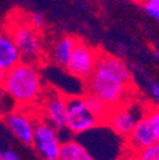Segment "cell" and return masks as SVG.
Masks as SVG:
<instances>
[{"instance_id":"1","label":"cell","mask_w":159,"mask_h":160,"mask_svg":"<svg viewBox=\"0 0 159 160\" xmlns=\"http://www.w3.org/2000/svg\"><path fill=\"white\" fill-rule=\"evenodd\" d=\"M85 93L93 94L111 109L134 101L132 74L121 58L99 52L97 65L85 82Z\"/></svg>"},{"instance_id":"2","label":"cell","mask_w":159,"mask_h":160,"mask_svg":"<svg viewBox=\"0 0 159 160\" xmlns=\"http://www.w3.org/2000/svg\"><path fill=\"white\" fill-rule=\"evenodd\" d=\"M39 66L22 61L7 71L2 90L17 107L36 108L45 93Z\"/></svg>"},{"instance_id":"3","label":"cell","mask_w":159,"mask_h":160,"mask_svg":"<svg viewBox=\"0 0 159 160\" xmlns=\"http://www.w3.org/2000/svg\"><path fill=\"white\" fill-rule=\"evenodd\" d=\"M22 55V60L26 62L41 66L46 61V50L41 33L37 32L28 21V14L23 12H14L4 27Z\"/></svg>"},{"instance_id":"4","label":"cell","mask_w":159,"mask_h":160,"mask_svg":"<svg viewBox=\"0 0 159 160\" xmlns=\"http://www.w3.org/2000/svg\"><path fill=\"white\" fill-rule=\"evenodd\" d=\"M103 125V122L88 106L84 94L68 97L66 130L73 135H84Z\"/></svg>"},{"instance_id":"5","label":"cell","mask_w":159,"mask_h":160,"mask_svg":"<svg viewBox=\"0 0 159 160\" xmlns=\"http://www.w3.org/2000/svg\"><path fill=\"white\" fill-rule=\"evenodd\" d=\"M38 117L49 122L56 130H66L68 118V97L54 88L47 87L37 106Z\"/></svg>"},{"instance_id":"6","label":"cell","mask_w":159,"mask_h":160,"mask_svg":"<svg viewBox=\"0 0 159 160\" xmlns=\"http://www.w3.org/2000/svg\"><path fill=\"white\" fill-rule=\"evenodd\" d=\"M38 113L36 108L14 107L8 113L3 114L4 123L13 133V136L24 145L33 144L34 127L38 121Z\"/></svg>"},{"instance_id":"7","label":"cell","mask_w":159,"mask_h":160,"mask_svg":"<svg viewBox=\"0 0 159 160\" xmlns=\"http://www.w3.org/2000/svg\"><path fill=\"white\" fill-rule=\"evenodd\" d=\"M145 109L146 104H144L143 102L131 101L126 104L113 108L106 123L116 136L127 138L134 130L136 122L145 113Z\"/></svg>"},{"instance_id":"8","label":"cell","mask_w":159,"mask_h":160,"mask_svg":"<svg viewBox=\"0 0 159 160\" xmlns=\"http://www.w3.org/2000/svg\"><path fill=\"white\" fill-rule=\"evenodd\" d=\"M63 141L59 136V130L49 122L38 118L34 127V136L32 146L42 160H60Z\"/></svg>"},{"instance_id":"9","label":"cell","mask_w":159,"mask_h":160,"mask_svg":"<svg viewBox=\"0 0 159 160\" xmlns=\"http://www.w3.org/2000/svg\"><path fill=\"white\" fill-rule=\"evenodd\" d=\"M99 52L87 42L78 39L71 57L66 65V71L78 80L87 82L95 69Z\"/></svg>"},{"instance_id":"10","label":"cell","mask_w":159,"mask_h":160,"mask_svg":"<svg viewBox=\"0 0 159 160\" xmlns=\"http://www.w3.org/2000/svg\"><path fill=\"white\" fill-rule=\"evenodd\" d=\"M156 136L154 133L150 118L146 112L140 117V119L136 122L134 130L131 131L130 136L126 138V146L130 151L135 152L140 149L148 148L150 145L156 144Z\"/></svg>"},{"instance_id":"11","label":"cell","mask_w":159,"mask_h":160,"mask_svg":"<svg viewBox=\"0 0 159 160\" xmlns=\"http://www.w3.org/2000/svg\"><path fill=\"white\" fill-rule=\"evenodd\" d=\"M76 42L78 38H75L74 36L70 34L60 36L50 45L49 50L46 51V58H49V61L56 66L66 68Z\"/></svg>"},{"instance_id":"12","label":"cell","mask_w":159,"mask_h":160,"mask_svg":"<svg viewBox=\"0 0 159 160\" xmlns=\"http://www.w3.org/2000/svg\"><path fill=\"white\" fill-rule=\"evenodd\" d=\"M22 61V55L13 37L5 28H3L0 31V68L4 71H9Z\"/></svg>"},{"instance_id":"13","label":"cell","mask_w":159,"mask_h":160,"mask_svg":"<svg viewBox=\"0 0 159 160\" xmlns=\"http://www.w3.org/2000/svg\"><path fill=\"white\" fill-rule=\"evenodd\" d=\"M60 160H95L88 149L78 140L69 138L63 141L61 151H60Z\"/></svg>"},{"instance_id":"14","label":"cell","mask_w":159,"mask_h":160,"mask_svg":"<svg viewBox=\"0 0 159 160\" xmlns=\"http://www.w3.org/2000/svg\"><path fill=\"white\" fill-rule=\"evenodd\" d=\"M84 98H85V101H87L89 108H90L99 118H101V121H102L103 123H106V122H107V118H108V116H110V113H111L112 109H111L107 104H105V103L101 101V99L97 98V97L93 95V94L85 93V94H84Z\"/></svg>"},{"instance_id":"15","label":"cell","mask_w":159,"mask_h":160,"mask_svg":"<svg viewBox=\"0 0 159 160\" xmlns=\"http://www.w3.org/2000/svg\"><path fill=\"white\" fill-rule=\"evenodd\" d=\"M137 160H159V142L135 151Z\"/></svg>"},{"instance_id":"16","label":"cell","mask_w":159,"mask_h":160,"mask_svg":"<svg viewBox=\"0 0 159 160\" xmlns=\"http://www.w3.org/2000/svg\"><path fill=\"white\" fill-rule=\"evenodd\" d=\"M146 114L150 118V122L154 130V133L156 136V141L159 142V106L155 104H146V109H145Z\"/></svg>"},{"instance_id":"17","label":"cell","mask_w":159,"mask_h":160,"mask_svg":"<svg viewBox=\"0 0 159 160\" xmlns=\"http://www.w3.org/2000/svg\"><path fill=\"white\" fill-rule=\"evenodd\" d=\"M28 21L31 23V26L37 31V32H44L46 28V21L45 17L41 13H31L28 14Z\"/></svg>"},{"instance_id":"18","label":"cell","mask_w":159,"mask_h":160,"mask_svg":"<svg viewBox=\"0 0 159 160\" xmlns=\"http://www.w3.org/2000/svg\"><path fill=\"white\" fill-rule=\"evenodd\" d=\"M143 5L149 15L159 21V0H146Z\"/></svg>"},{"instance_id":"19","label":"cell","mask_w":159,"mask_h":160,"mask_svg":"<svg viewBox=\"0 0 159 160\" xmlns=\"http://www.w3.org/2000/svg\"><path fill=\"white\" fill-rule=\"evenodd\" d=\"M3 160H21V159H19V156L17 155L15 151L9 149V150L3 152Z\"/></svg>"},{"instance_id":"20","label":"cell","mask_w":159,"mask_h":160,"mask_svg":"<svg viewBox=\"0 0 159 160\" xmlns=\"http://www.w3.org/2000/svg\"><path fill=\"white\" fill-rule=\"evenodd\" d=\"M150 90H151L154 98L156 99L158 103H159V85H158L156 83H151V84H150Z\"/></svg>"},{"instance_id":"21","label":"cell","mask_w":159,"mask_h":160,"mask_svg":"<svg viewBox=\"0 0 159 160\" xmlns=\"http://www.w3.org/2000/svg\"><path fill=\"white\" fill-rule=\"evenodd\" d=\"M118 160H137V158H136V155H135V152H132V151H129V154H125V155H122Z\"/></svg>"},{"instance_id":"22","label":"cell","mask_w":159,"mask_h":160,"mask_svg":"<svg viewBox=\"0 0 159 160\" xmlns=\"http://www.w3.org/2000/svg\"><path fill=\"white\" fill-rule=\"evenodd\" d=\"M5 74H7V71H4L2 68H0V89H2V87H3L4 79H5Z\"/></svg>"},{"instance_id":"23","label":"cell","mask_w":159,"mask_h":160,"mask_svg":"<svg viewBox=\"0 0 159 160\" xmlns=\"http://www.w3.org/2000/svg\"><path fill=\"white\" fill-rule=\"evenodd\" d=\"M131 2H135V3H139V4H144L146 0H131Z\"/></svg>"},{"instance_id":"24","label":"cell","mask_w":159,"mask_h":160,"mask_svg":"<svg viewBox=\"0 0 159 160\" xmlns=\"http://www.w3.org/2000/svg\"><path fill=\"white\" fill-rule=\"evenodd\" d=\"M155 57H156V60L159 61V51H155Z\"/></svg>"},{"instance_id":"25","label":"cell","mask_w":159,"mask_h":160,"mask_svg":"<svg viewBox=\"0 0 159 160\" xmlns=\"http://www.w3.org/2000/svg\"><path fill=\"white\" fill-rule=\"evenodd\" d=\"M0 160H3V152L0 151Z\"/></svg>"},{"instance_id":"26","label":"cell","mask_w":159,"mask_h":160,"mask_svg":"<svg viewBox=\"0 0 159 160\" xmlns=\"http://www.w3.org/2000/svg\"><path fill=\"white\" fill-rule=\"evenodd\" d=\"M0 101H2V92H0Z\"/></svg>"}]
</instances>
